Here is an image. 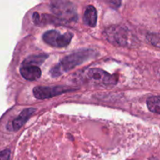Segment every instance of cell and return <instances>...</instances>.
<instances>
[{
	"label": "cell",
	"mask_w": 160,
	"mask_h": 160,
	"mask_svg": "<svg viewBox=\"0 0 160 160\" xmlns=\"http://www.w3.org/2000/svg\"><path fill=\"white\" fill-rule=\"evenodd\" d=\"M94 54L95 53L92 50L86 49L78 51L66 56L59 63L52 68L50 71L51 76L52 78L61 76L62 73L72 70L77 66L82 64L84 62L88 60L94 56Z\"/></svg>",
	"instance_id": "6da1fadb"
},
{
	"label": "cell",
	"mask_w": 160,
	"mask_h": 160,
	"mask_svg": "<svg viewBox=\"0 0 160 160\" xmlns=\"http://www.w3.org/2000/svg\"><path fill=\"white\" fill-rule=\"evenodd\" d=\"M52 12L63 23H72L78 20V16L74 6L70 2L54 1L50 5Z\"/></svg>",
	"instance_id": "7a4b0ae2"
},
{
	"label": "cell",
	"mask_w": 160,
	"mask_h": 160,
	"mask_svg": "<svg viewBox=\"0 0 160 160\" xmlns=\"http://www.w3.org/2000/svg\"><path fill=\"white\" fill-rule=\"evenodd\" d=\"M106 38L111 43L120 46H129L131 43V34L126 28L122 26H111L104 31Z\"/></svg>",
	"instance_id": "3957f363"
},
{
	"label": "cell",
	"mask_w": 160,
	"mask_h": 160,
	"mask_svg": "<svg viewBox=\"0 0 160 160\" xmlns=\"http://www.w3.org/2000/svg\"><path fill=\"white\" fill-rule=\"evenodd\" d=\"M73 34L71 33L67 32L65 34H61L60 32L55 30L46 31L43 34L44 42L56 48H63L67 46L71 42Z\"/></svg>",
	"instance_id": "277c9868"
},
{
	"label": "cell",
	"mask_w": 160,
	"mask_h": 160,
	"mask_svg": "<svg viewBox=\"0 0 160 160\" xmlns=\"http://www.w3.org/2000/svg\"><path fill=\"white\" fill-rule=\"evenodd\" d=\"M74 89L67 86H53V87H36L33 89V93L38 99H46L52 97L62 95L66 92H72Z\"/></svg>",
	"instance_id": "5b68a950"
},
{
	"label": "cell",
	"mask_w": 160,
	"mask_h": 160,
	"mask_svg": "<svg viewBox=\"0 0 160 160\" xmlns=\"http://www.w3.org/2000/svg\"><path fill=\"white\" fill-rule=\"evenodd\" d=\"M87 78L98 85L111 86L117 83L116 78L101 69L92 68L87 71Z\"/></svg>",
	"instance_id": "8992f818"
},
{
	"label": "cell",
	"mask_w": 160,
	"mask_h": 160,
	"mask_svg": "<svg viewBox=\"0 0 160 160\" xmlns=\"http://www.w3.org/2000/svg\"><path fill=\"white\" fill-rule=\"evenodd\" d=\"M36 109L34 108H28V109H25L24 110L20 112V115L14 119L11 123H9L7 126V128L9 131H17L19 129L22 128L23 124L26 123L28 120V119L34 113Z\"/></svg>",
	"instance_id": "52a82bcc"
},
{
	"label": "cell",
	"mask_w": 160,
	"mask_h": 160,
	"mask_svg": "<svg viewBox=\"0 0 160 160\" xmlns=\"http://www.w3.org/2000/svg\"><path fill=\"white\" fill-rule=\"evenodd\" d=\"M20 74L28 81H36L42 75V71L38 67L32 65H22L20 69Z\"/></svg>",
	"instance_id": "ba28073f"
},
{
	"label": "cell",
	"mask_w": 160,
	"mask_h": 160,
	"mask_svg": "<svg viewBox=\"0 0 160 160\" xmlns=\"http://www.w3.org/2000/svg\"><path fill=\"white\" fill-rule=\"evenodd\" d=\"M84 23L88 27L94 28L97 23V10L93 6H88L84 11L83 17Z\"/></svg>",
	"instance_id": "9c48e42d"
},
{
	"label": "cell",
	"mask_w": 160,
	"mask_h": 160,
	"mask_svg": "<svg viewBox=\"0 0 160 160\" xmlns=\"http://www.w3.org/2000/svg\"><path fill=\"white\" fill-rule=\"evenodd\" d=\"M48 57V55L46 54H40L35 55V56H31L27 58L23 62L22 65H32L38 67V65H41L43 63L44 61Z\"/></svg>",
	"instance_id": "30bf717a"
},
{
	"label": "cell",
	"mask_w": 160,
	"mask_h": 160,
	"mask_svg": "<svg viewBox=\"0 0 160 160\" xmlns=\"http://www.w3.org/2000/svg\"><path fill=\"white\" fill-rule=\"evenodd\" d=\"M147 106L151 112L160 113V98L159 96H152L147 99Z\"/></svg>",
	"instance_id": "8fae6325"
},
{
	"label": "cell",
	"mask_w": 160,
	"mask_h": 160,
	"mask_svg": "<svg viewBox=\"0 0 160 160\" xmlns=\"http://www.w3.org/2000/svg\"><path fill=\"white\" fill-rule=\"evenodd\" d=\"M147 38H148V40L150 41L152 45H156V47L159 48V34H150L147 35Z\"/></svg>",
	"instance_id": "7c38bea8"
},
{
	"label": "cell",
	"mask_w": 160,
	"mask_h": 160,
	"mask_svg": "<svg viewBox=\"0 0 160 160\" xmlns=\"http://www.w3.org/2000/svg\"><path fill=\"white\" fill-rule=\"evenodd\" d=\"M10 159V151L9 149L0 152V160H9Z\"/></svg>",
	"instance_id": "4fadbf2b"
}]
</instances>
